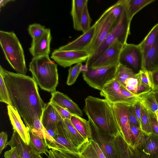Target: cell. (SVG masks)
I'll return each mask as SVG.
<instances>
[{
    "instance_id": "91938a15",
    "label": "cell",
    "mask_w": 158,
    "mask_h": 158,
    "mask_svg": "<svg viewBox=\"0 0 158 158\" xmlns=\"http://www.w3.org/2000/svg\"><path fill=\"white\" fill-rule=\"evenodd\" d=\"M155 114L156 117V118L158 122V109L155 112Z\"/></svg>"
},
{
    "instance_id": "9c48e42d",
    "label": "cell",
    "mask_w": 158,
    "mask_h": 158,
    "mask_svg": "<svg viewBox=\"0 0 158 158\" xmlns=\"http://www.w3.org/2000/svg\"><path fill=\"white\" fill-rule=\"evenodd\" d=\"M92 131V139L98 145L106 158H118L114 141V137L101 131L88 118Z\"/></svg>"
},
{
    "instance_id": "4fadbf2b",
    "label": "cell",
    "mask_w": 158,
    "mask_h": 158,
    "mask_svg": "<svg viewBox=\"0 0 158 158\" xmlns=\"http://www.w3.org/2000/svg\"><path fill=\"white\" fill-rule=\"evenodd\" d=\"M124 45L119 41H115L88 68H95L118 64L120 54Z\"/></svg>"
},
{
    "instance_id": "11a10c76",
    "label": "cell",
    "mask_w": 158,
    "mask_h": 158,
    "mask_svg": "<svg viewBox=\"0 0 158 158\" xmlns=\"http://www.w3.org/2000/svg\"><path fill=\"white\" fill-rule=\"evenodd\" d=\"M14 0H1L0 1V7L4 6L6 3L10 2L15 1Z\"/></svg>"
},
{
    "instance_id": "52a82bcc",
    "label": "cell",
    "mask_w": 158,
    "mask_h": 158,
    "mask_svg": "<svg viewBox=\"0 0 158 158\" xmlns=\"http://www.w3.org/2000/svg\"><path fill=\"white\" fill-rule=\"evenodd\" d=\"M118 64L88 68L87 72H82L83 79L89 86L101 91L105 86L115 79Z\"/></svg>"
},
{
    "instance_id": "30bf717a",
    "label": "cell",
    "mask_w": 158,
    "mask_h": 158,
    "mask_svg": "<svg viewBox=\"0 0 158 158\" xmlns=\"http://www.w3.org/2000/svg\"><path fill=\"white\" fill-rule=\"evenodd\" d=\"M130 106L125 104L112 105L114 113L120 132L127 143L133 147L128 117V109Z\"/></svg>"
},
{
    "instance_id": "6da1fadb",
    "label": "cell",
    "mask_w": 158,
    "mask_h": 158,
    "mask_svg": "<svg viewBox=\"0 0 158 158\" xmlns=\"http://www.w3.org/2000/svg\"><path fill=\"white\" fill-rule=\"evenodd\" d=\"M11 105L16 110L27 129L34 121L41 119L46 103L41 98L38 85L32 77L6 70L0 65Z\"/></svg>"
},
{
    "instance_id": "7c38bea8",
    "label": "cell",
    "mask_w": 158,
    "mask_h": 158,
    "mask_svg": "<svg viewBox=\"0 0 158 158\" xmlns=\"http://www.w3.org/2000/svg\"><path fill=\"white\" fill-rule=\"evenodd\" d=\"M100 94L112 105L125 104L132 105L138 102L129 99L124 96L121 90L120 84L115 79L105 86L101 91Z\"/></svg>"
},
{
    "instance_id": "4316f807",
    "label": "cell",
    "mask_w": 158,
    "mask_h": 158,
    "mask_svg": "<svg viewBox=\"0 0 158 158\" xmlns=\"http://www.w3.org/2000/svg\"><path fill=\"white\" fill-rule=\"evenodd\" d=\"M158 40V23L152 27L143 40L139 44L143 54V61L148 51Z\"/></svg>"
},
{
    "instance_id": "cb8c5ba5",
    "label": "cell",
    "mask_w": 158,
    "mask_h": 158,
    "mask_svg": "<svg viewBox=\"0 0 158 158\" xmlns=\"http://www.w3.org/2000/svg\"><path fill=\"white\" fill-rule=\"evenodd\" d=\"M88 0H73L71 15L72 17L74 29L81 31V21L84 7Z\"/></svg>"
},
{
    "instance_id": "f6af8a7d",
    "label": "cell",
    "mask_w": 158,
    "mask_h": 158,
    "mask_svg": "<svg viewBox=\"0 0 158 158\" xmlns=\"http://www.w3.org/2000/svg\"><path fill=\"white\" fill-rule=\"evenodd\" d=\"M50 102L61 115L63 119L65 118H67L70 120L73 114L67 110L63 108L56 103L51 102Z\"/></svg>"
},
{
    "instance_id": "b9f144b4",
    "label": "cell",
    "mask_w": 158,
    "mask_h": 158,
    "mask_svg": "<svg viewBox=\"0 0 158 158\" xmlns=\"http://www.w3.org/2000/svg\"><path fill=\"white\" fill-rule=\"evenodd\" d=\"M136 73L142 83L152 89L148 72L143 70H140Z\"/></svg>"
},
{
    "instance_id": "83f0119b",
    "label": "cell",
    "mask_w": 158,
    "mask_h": 158,
    "mask_svg": "<svg viewBox=\"0 0 158 158\" xmlns=\"http://www.w3.org/2000/svg\"><path fill=\"white\" fill-rule=\"evenodd\" d=\"M155 0H126V10L130 22L134 16L144 7Z\"/></svg>"
},
{
    "instance_id": "ffe728a7",
    "label": "cell",
    "mask_w": 158,
    "mask_h": 158,
    "mask_svg": "<svg viewBox=\"0 0 158 158\" xmlns=\"http://www.w3.org/2000/svg\"><path fill=\"white\" fill-rule=\"evenodd\" d=\"M63 118L50 102L46 103L41 118V123L46 129H54Z\"/></svg>"
},
{
    "instance_id": "5b68a950",
    "label": "cell",
    "mask_w": 158,
    "mask_h": 158,
    "mask_svg": "<svg viewBox=\"0 0 158 158\" xmlns=\"http://www.w3.org/2000/svg\"><path fill=\"white\" fill-rule=\"evenodd\" d=\"M130 22L128 19L126 7L116 25L99 47L91 55L85 64L89 68L102 54L112 44L118 41L124 45L130 34Z\"/></svg>"
},
{
    "instance_id": "9a60e30c",
    "label": "cell",
    "mask_w": 158,
    "mask_h": 158,
    "mask_svg": "<svg viewBox=\"0 0 158 158\" xmlns=\"http://www.w3.org/2000/svg\"><path fill=\"white\" fill-rule=\"evenodd\" d=\"M52 38L50 29L46 28L42 36L36 40H32L29 49L33 58L49 55Z\"/></svg>"
},
{
    "instance_id": "816d5d0a",
    "label": "cell",
    "mask_w": 158,
    "mask_h": 158,
    "mask_svg": "<svg viewBox=\"0 0 158 158\" xmlns=\"http://www.w3.org/2000/svg\"><path fill=\"white\" fill-rule=\"evenodd\" d=\"M48 134L52 138H53L55 137L58 134L57 128L56 129H46Z\"/></svg>"
},
{
    "instance_id": "ab89813d",
    "label": "cell",
    "mask_w": 158,
    "mask_h": 158,
    "mask_svg": "<svg viewBox=\"0 0 158 158\" xmlns=\"http://www.w3.org/2000/svg\"><path fill=\"white\" fill-rule=\"evenodd\" d=\"M147 109L148 114L151 133L158 135V122L156 114L149 109Z\"/></svg>"
},
{
    "instance_id": "681fc988",
    "label": "cell",
    "mask_w": 158,
    "mask_h": 158,
    "mask_svg": "<svg viewBox=\"0 0 158 158\" xmlns=\"http://www.w3.org/2000/svg\"><path fill=\"white\" fill-rule=\"evenodd\" d=\"M133 106L138 121L141 126V102L140 101H138L134 104Z\"/></svg>"
},
{
    "instance_id": "8fae6325",
    "label": "cell",
    "mask_w": 158,
    "mask_h": 158,
    "mask_svg": "<svg viewBox=\"0 0 158 158\" xmlns=\"http://www.w3.org/2000/svg\"><path fill=\"white\" fill-rule=\"evenodd\" d=\"M89 56L85 51H60L56 49L52 53L51 58L58 64L65 68L86 61Z\"/></svg>"
},
{
    "instance_id": "8992f818",
    "label": "cell",
    "mask_w": 158,
    "mask_h": 158,
    "mask_svg": "<svg viewBox=\"0 0 158 158\" xmlns=\"http://www.w3.org/2000/svg\"><path fill=\"white\" fill-rule=\"evenodd\" d=\"M116 24L115 19L111 13L109 7L94 24L95 27L94 35L91 42L85 50L90 56L99 47Z\"/></svg>"
},
{
    "instance_id": "7dc6e473",
    "label": "cell",
    "mask_w": 158,
    "mask_h": 158,
    "mask_svg": "<svg viewBox=\"0 0 158 158\" xmlns=\"http://www.w3.org/2000/svg\"><path fill=\"white\" fill-rule=\"evenodd\" d=\"M8 135L3 131L0 133V154L2 153L3 150L7 146L8 143Z\"/></svg>"
},
{
    "instance_id": "8d00e7d4",
    "label": "cell",
    "mask_w": 158,
    "mask_h": 158,
    "mask_svg": "<svg viewBox=\"0 0 158 158\" xmlns=\"http://www.w3.org/2000/svg\"><path fill=\"white\" fill-rule=\"evenodd\" d=\"M82 63L76 64L73 67H70L69 69V74L66 84L69 85L73 84L76 81L80 73Z\"/></svg>"
},
{
    "instance_id": "4dcf8cb0",
    "label": "cell",
    "mask_w": 158,
    "mask_h": 158,
    "mask_svg": "<svg viewBox=\"0 0 158 158\" xmlns=\"http://www.w3.org/2000/svg\"><path fill=\"white\" fill-rule=\"evenodd\" d=\"M151 91L138 94V95L140 99L139 101L142 103L147 109L155 113L158 109V104Z\"/></svg>"
},
{
    "instance_id": "5bb4252c",
    "label": "cell",
    "mask_w": 158,
    "mask_h": 158,
    "mask_svg": "<svg viewBox=\"0 0 158 158\" xmlns=\"http://www.w3.org/2000/svg\"><path fill=\"white\" fill-rule=\"evenodd\" d=\"M58 134L64 135L78 150L86 140L78 132L70 119L65 118L60 121L57 125Z\"/></svg>"
},
{
    "instance_id": "f546056e",
    "label": "cell",
    "mask_w": 158,
    "mask_h": 158,
    "mask_svg": "<svg viewBox=\"0 0 158 158\" xmlns=\"http://www.w3.org/2000/svg\"><path fill=\"white\" fill-rule=\"evenodd\" d=\"M53 139L54 141L48 145V148L61 149L72 152H79L78 149L63 135L58 134Z\"/></svg>"
},
{
    "instance_id": "f1b7e54d",
    "label": "cell",
    "mask_w": 158,
    "mask_h": 158,
    "mask_svg": "<svg viewBox=\"0 0 158 158\" xmlns=\"http://www.w3.org/2000/svg\"><path fill=\"white\" fill-rule=\"evenodd\" d=\"M27 129L30 139L29 145L31 149L38 154L44 153L47 156V153L49 150L46 141L35 135L29 130Z\"/></svg>"
},
{
    "instance_id": "74e56055",
    "label": "cell",
    "mask_w": 158,
    "mask_h": 158,
    "mask_svg": "<svg viewBox=\"0 0 158 158\" xmlns=\"http://www.w3.org/2000/svg\"><path fill=\"white\" fill-rule=\"evenodd\" d=\"M92 20L88 11L87 3L84 7L81 18V28L83 33L87 32L90 28Z\"/></svg>"
},
{
    "instance_id": "d4e9b609",
    "label": "cell",
    "mask_w": 158,
    "mask_h": 158,
    "mask_svg": "<svg viewBox=\"0 0 158 158\" xmlns=\"http://www.w3.org/2000/svg\"><path fill=\"white\" fill-rule=\"evenodd\" d=\"M70 120L78 132L86 140L92 139L91 127L88 121L81 116L72 114Z\"/></svg>"
},
{
    "instance_id": "1f68e13d",
    "label": "cell",
    "mask_w": 158,
    "mask_h": 158,
    "mask_svg": "<svg viewBox=\"0 0 158 158\" xmlns=\"http://www.w3.org/2000/svg\"><path fill=\"white\" fill-rule=\"evenodd\" d=\"M135 74L131 69L119 63L117 66L116 75L114 79L120 85L125 86L124 83L126 80L130 77H134Z\"/></svg>"
},
{
    "instance_id": "44dd1931",
    "label": "cell",
    "mask_w": 158,
    "mask_h": 158,
    "mask_svg": "<svg viewBox=\"0 0 158 158\" xmlns=\"http://www.w3.org/2000/svg\"><path fill=\"white\" fill-rule=\"evenodd\" d=\"M51 94L50 102L56 103L73 114L83 116L82 111L78 106L66 94L58 91L52 93Z\"/></svg>"
},
{
    "instance_id": "e575fe53",
    "label": "cell",
    "mask_w": 158,
    "mask_h": 158,
    "mask_svg": "<svg viewBox=\"0 0 158 158\" xmlns=\"http://www.w3.org/2000/svg\"><path fill=\"white\" fill-rule=\"evenodd\" d=\"M140 102L141 111V129L144 133L147 134H150L151 133L148 110L144 105L141 102Z\"/></svg>"
},
{
    "instance_id": "6f0895ef",
    "label": "cell",
    "mask_w": 158,
    "mask_h": 158,
    "mask_svg": "<svg viewBox=\"0 0 158 158\" xmlns=\"http://www.w3.org/2000/svg\"><path fill=\"white\" fill-rule=\"evenodd\" d=\"M151 91L155 97L158 104V89L152 90Z\"/></svg>"
},
{
    "instance_id": "ac0fdd59",
    "label": "cell",
    "mask_w": 158,
    "mask_h": 158,
    "mask_svg": "<svg viewBox=\"0 0 158 158\" xmlns=\"http://www.w3.org/2000/svg\"><path fill=\"white\" fill-rule=\"evenodd\" d=\"M114 141L118 158H143L137 149L129 145L120 133L114 137Z\"/></svg>"
},
{
    "instance_id": "f5cc1de1",
    "label": "cell",
    "mask_w": 158,
    "mask_h": 158,
    "mask_svg": "<svg viewBox=\"0 0 158 158\" xmlns=\"http://www.w3.org/2000/svg\"><path fill=\"white\" fill-rule=\"evenodd\" d=\"M64 150L67 152L73 158H85L80 154L79 152H72L66 150Z\"/></svg>"
},
{
    "instance_id": "2e32d148",
    "label": "cell",
    "mask_w": 158,
    "mask_h": 158,
    "mask_svg": "<svg viewBox=\"0 0 158 158\" xmlns=\"http://www.w3.org/2000/svg\"><path fill=\"white\" fill-rule=\"evenodd\" d=\"M136 148L143 158H158V135L144 132L142 143Z\"/></svg>"
},
{
    "instance_id": "bcb514c9",
    "label": "cell",
    "mask_w": 158,
    "mask_h": 158,
    "mask_svg": "<svg viewBox=\"0 0 158 158\" xmlns=\"http://www.w3.org/2000/svg\"><path fill=\"white\" fill-rule=\"evenodd\" d=\"M120 88L122 94L127 98L139 101L140 99L138 95L135 94L129 90L124 86L120 85Z\"/></svg>"
},
{
    "instance_id": "836d02e7",
    "label": "cell",
    "mask_w": 158,
    "mask_h": 158,
    "mask_svg": "<svg viewBox=\"0 0 158 158\" xmlns=\"http://www.w3.org/2000/svg\"><path fill=\"white\" fill-rule=\"evenodd\" d=\"M46 29L44 26H42L40 24L34 23L29 26L28 31L32 40H35L43 35Z\"/></svg>"
},
{
    "instance_id": "7bdbcfd3",
    "label": "cell",
    "mask_w": 158,
    "mask_h": 158,
    "mask_svg": "<svg viewBox=\"0 0 158 158\" xmlns=\"http://www.w3.org/2000/svg\"><path fill=\"white\" fill-rule=\"evenodd\" d=\"M128 117L130 123L141 129L140 125L139 123L135 114L133 105H130L129 106Z\"/></svg>"
},
{
    "instance_id": "9f6ffc18",
    "label": "cell",
    "mask_w": 158,
    "mask_h": 158,
    "mask_svg": "<svg viewBox=\"0 0 158 158\" xmlns=\"http://www.w3.org/2000/svg\"><path fill=\"white\" fill-rule=\"evenodd\" d=\"M31 158H42L40 154L36 153L31 149Z\"/></svg>"
},
{
    "instance_id": "3957f363",
    "label": "cell",
    "mask_w": 158,
    "mask_h": 158,
    "mask_svg": "<svg viewBox=\"0 0 158 158\" xmlns=\"http://www.w3.org/2000/svg\"><path fill=\"white\" fill-rule=\"evenodd\" d=\"M29 70L41 89L51 93L56 91L58 84L57 64L51 60L49 55L33 57Z\"/></svg>"
},
{
    "instance_id": "7402d4cb",
    "label": "cell",
    "mask_w": 158,
    "mask_h": 158,
    "mask_svg": "<svg viewBox=\"0 0 158 158\" xmlns=\"http://www.w3.org/2000/svg\"><path fill=\"white\" fill-rule=\"evenodd\" d=\"M78 150L85 158H106L98 144L92 139L84 143Z\"/></svg>"
},
{
    "instance_id": "ee69618b",
    "label": "cell",
    "mask_w": 158,
    "mask_h": 158,
    "mask_svg": "<svg viewBox=\"0 0 158 158\" xmlns=\"http://www.w3.org/2000/svg\"><path fill=\"white\" fill-rule=\"evenodd\" d=\"M148 73L152 90L158 89V68Z\"/></svg>"
},
{
    "instance_id": "d6986e66",
    "label": "cell",
    "mask_w": 158,
    "mask_h": 158,
    "mask_svg": "<svg viewBox=\"0 0 158 158\" xmlns=\"http://www.w3.org/2000/svg\"><path fill=\"white\" fill-rule=\"evenodd\" d=\"M8 114L14 131H16L23 141L29 145V137L27 128L22 121L18 112L11 105L7 106Z\"/></svg>"
},
{
    "instance_id": "c3c4849f",
    "label": "cell",
    "mask_w": 158,
    "mask_h": 158,
    "mask_svg": "<svg viewBox=\"0 0 158 158\" xmlns=\"http://www.w3.org/2000/svg\"><path fill=\"white\" fill-rule=\"evenodd\" d=\"M4 157L5 158H19L17 147H11L10 149L5 152Z\"/></svg>"
},
{
    "instance_id": "603a6c76",
    "label": "cell",
    "mask_w": 158,
    "mask_h": 158,
    "mask_svg": "<svg viewBox=\"0 0 158 158\" xmlns=\"http://www.w3.org/2000/svg\"><path fill=\"white\" fill-rule=\"evenodd\" d=\"M7 145L17 147L19 158H31V151L29 145L26 143L17 132L14 131L10 140Z\"/></svg>"
},
{
    "instance_id": "d6a6232c",
    "label": "cell",
    "mask_w": 158,
    "mask_h": 158,
    "mask_svg": "<svg viewBox=\"0 0 158 158\" xmlns=\"http://www.w3.org/2000/svg\"><path fill=\"white\" fill-rule=\"evenodd\" d=\"M132 134L133 147L138 148L142 144L144 136V132L139 128L130 123Z\"/></svg>"
},
{
    "instance_id": "ba28073f",
    "label": "cell",
    "mask_w": 158,
    "mask_h": 158,
    "mask_svg": "<svg viewBox=\"0 0 158 158\" xmlns=\"http://www.w3.org/2000/svg\"><path fill=\"white\" fill-rule=\"evenodd\" d=\"M119 63L134 70H142L143 57L139 45L127 43L120 54Z\"/></svg>"
},
{
    "instance_id": "680465c9",
    "label": "cell",
    "mask_w": 158,
    "mask_h": 158,
    "mask_svg": "<svg viewBox=\"0 0 158 158\" xmlns=\"http://www.w3.org/2000/svg\"><path fill=\"white\" fill-rule=\"evenodd\" d=\"M88 67L85 64L82 65L81 68V72H87L88 70Z\"/></svg>"
},
{
    "instance_id": "e0dca14e",
    "label": "cell",
    "mask_w": 158,
    "mask_h": 158,
    "mask_svg": "<svg viewBox=\"0 0 158 158\" xmlns=\"http://www.w3.org/2000/svg\"><path fill=\"white\" fill-rule=\"evenodd\" d=\"M94 32L95 27L93 25L88 31L83 33L75 40L56 49L60 51H85L92 40Z\"/></svg>"
},
{
    "instance_id": "484cf974",
    "label": "cell",
    "mask_w": 158,
    "mask_h": 158,
    "mask_svg": "<svg viewBox=\"0 0 158 158\" xmlns=\"http://www.w3.org/2000/svg\"><path fill=\"white\" fill-rule=\"evenodd\" d=\"M158 68V40L148 51L143 61L142 70L151 72Z\"/></svg>"
},
{
    "instance_id": "d590c367",
    "label": "cell",
    "mask_w": 158,
    "mask_h": 158,
    "mask_svg": "<svg viewBox=\"0 0 158 158\" xmlns=\"http://www.w3.org/2000/svg\"><path fill=\"white\" fill-rule=\"evenodd\" d=\"M126 2V0H120L110 7V12L114 17L116 24L125 9Z\"/></svg>"
},
{
    "instance_id": "60d3db41",
    "label": "cell",
    "mask_w": 158,
    "mask_h": 158,
    "mask_svg": "<svg viewBox=\"0 0 158 158\" xmlns=\"http://www.w3.org/2000/svg\"><path fill=\"white\" fill-rule=\"evenodd\" d=\"M138 84V82L136 73L134 77L127 79L124 83L125 87L128 90L136 95H137Z\"/></svg>"
},
{
    "instance_id": "7a4b0ae2",
    "label": "cell",
    "mask_w": 158,
    "mask_h": 158,
    "mask_svg": "<svg viewBox=\"0 0 158 158\" xmlns=\"http://www.w3.org/2000/svg\"><path fill=\"white\" fill-rule=\"evenodd\" d=\"M85 101L84 111L99 129L113 137L120 133L112 105L107 100L89 96Z\"/></svg>"
},
{
    "instance_id": "db71d44e",
    "label": "cell",
    "mask_w": 158,
    "mask_h": 158,
    "mask_svg": "<svg viewBox=\"0 0 158 158\" xmlns=\"http://www.w3.org/2000/svg\"><path fill=\"white\" fill-rule=\"evenodd\" d=\"M51 149L54 158H64L57 151L53 149Z\"/></svg>"
},
{
    "instance_id": "f907efd6",
    "label": "cell",
    "mask_w": 158,
    "mask_h": 158,
    "mask_svg": "<svg viewBox=\"0 0 158 158\" xmlns=\"http://www.w3.org/2000/svg\"><path fill=\"white\" fill-rule=\"evenodd\" d=\"M55 150L59 152L64 158H73L64 149H56Z\"/></svg>"
},
{
    "instance_id": "f35d334b",
    "label": "cell",
    "mask_w": 158,
    "mask_h": 158,
    "mask_svg": "<svg viewBox=\"0 0 158 158\" xmlns=\"http://www.w3.org/2000/svg\"><path fill=\"white\" fill-rule=\"evenodd\" d=\"M0 101L11 105L9 94L3 77L0 73Z\"/></svg>"
},
{
    "instance_id": "277c9868",
    "label": "cell",
    "mask_w": 158,
    "mask_h": 158,
    "mask_svg": "<svg viewBox=\"0 0 158 158\" xmlns=\"http://www.w3.org/2000/svg\"><path fill=\"white\" fill-rule=\"evenodd\" d=\"M0 44L5 57L17 73L26 75L27 71L23 49L13 31H0Z\"/></svg>"
}]
</instances>
